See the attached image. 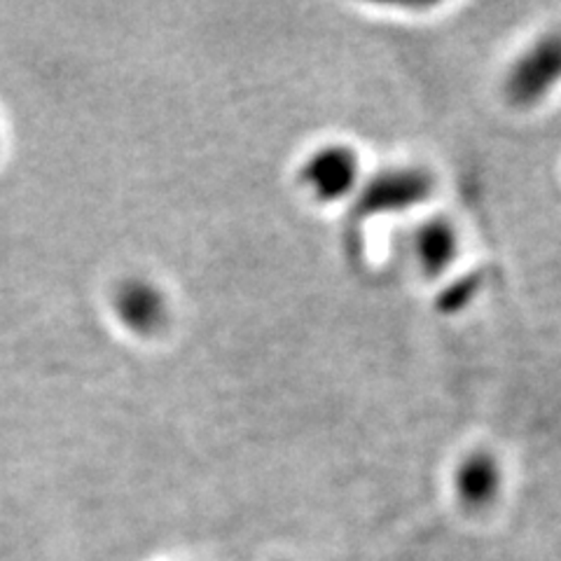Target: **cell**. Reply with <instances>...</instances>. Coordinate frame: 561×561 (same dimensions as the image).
<instances>
[{"mask_svg": "<svg viewBox=\"0 0 561 561\" xmlns=\"http://www.w3.org/2000/svg\"><path fill=\"white\" fill-rule=\"evenodd\" d=\"M561 82V33H548L515 61L507 76V96L519 105L538 103Z\"/></svg>", "mask_w": 561, "mask_h": 561, "instance_id": "cell-1", "label": "cell"}, {"mask_svg": "<svg viewBox=\"0 0 561 561\" xmlns=\"http://www.w3.org/2000/svg\"><path fill=\"white\" fill-rule=\"evenodd\" d=\"M113 309L117 321L134 335H152L167 323L169 316L164 293L144 276L122 280L115 288Z\"/></svg>", "mask_w": 561, "mask_h": 561, "instance_id": "cell-2", "label": "cell"}, {"mask_svg": "<svg viewBox=\"0 0 561 561\" xmlns=\"http://www.w3.org/2000/svg\"><path fill=\"white\" fill-rule=\"evenodd\" d=\"M358 181V157L351 148L328 146L316 150L305 169L302 183L323 202H335L346 197Z\"/></svg>", "mask_w": 561, "mask_h": 561, "instance_id": "cell-3", "label": "cell"}, {"mask_svg": "<svg viewBox=\"0 0 561 561\" xmlns=\"http://www.w3.org/2000/svg\"><path fill=\"white\" fill-rule=\"evenodd\" d=\"M431 192V179L424 171L396 169L386 171L367 185L363 195V210L367 216L383 214V210H402L410 204L424 199Z\"/></svg>", "mask_w": 561, "mask_h": 561, "instance_id": "cell-4", "label": "cell"}, {"mask_svg": "<svg viewBox=\"0 0 561 561\" xmlns=\"http://www.w3.org/2000/svg\"><path fill=\"white\" fill-rule=\"evenodd\" d=\"M501 489V468L494 456L472 454L459 466L456 472V494L461 503L472 511L486 507L499 496Z\"/></svg>", "mask_w": 561, "mask_h": 561, "instance_id": "cell-5", "label": "cell"}, {"mask_svg": "<svg viewBox=\"0 0 561 561\" xmlns=\"http://www.w3.org/2000/svg\"><path fill=\"white\" fill-rule=\"evenodd\" d=\"M416 257L426 274H440L447 270L456 253V234L454 227L443 220L426 222L416 232Z\"/></svg>", "mask_w": 561, "mask_h": 561, "instance_id": "cell-6", "label": "cell"}]
</instances>
